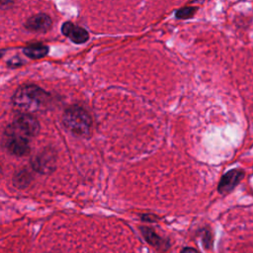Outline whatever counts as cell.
I'll return each instance as SVG.
<instances>
[{"instance_id": "7a4b0ae2", "label": "cell", "mask_w": 253, "mask_h": 253, "mask_svg": "<svg viewBox=\"0 0 253 253\" xmlns=\"http://www.w3.org/2000/svg\"><path fill=\"white\" fill-rule=\"evenodd\" d=\"M63 126L77 136L87 137L91 132L92 119L89 113L79 106L67 108L62 116Z\"/></svg>"}, {"instance_id": "e0dca14e", "label": "cell", "mask_w": 253, "mask_h": 253, "mask_svg": "<svg viewBox=\"0 0 253 253\" xmlns=\"http://www.w3.org/2000/svg\"><path fill=\"white\" fill-rule=\"evenodd\" d=\"M14 0H0V4H2V5H9Z\"/></svg>"}, {"instance_id": "30bf717a", "label": "cell", "mask_w": 253, "mask_h": 253, "mask_svg": "<svg viewBox=\"0 0 253 253\" xmlns=\"http://www.w3.org/2000/svg\"><path fill=\"white\" fill-rule=\"evenodd\" d=\"M23 51L27 56L37 59V58H42L47 54L48 46L42 43H35L25 47Z\"/></svg>"}, {"instance_id": "8fae6325", "label": "cell", "mask_w": 253, "mask_h": 253, "mask_svg": "<svg viewBox=\"0 0 253 253\" xmlns=\"http://www.w3.org/2000/svg\"><path fill=\"white\" fill-rule=\"evenodd\" d=\"M32 181V175L27 169H22L15 173L14 178H13V183L15 187L23 189L29 186V184Z\"/></svg>"}, {"instance_id": "277c9868", "label": "cell", "mask_w": 253, "mask_h": 253, "mask_svg": "<svg viewBox=\"0 0 253 253\" xmlns=\"http://www.w3.org/2000/svg\"><path fill=\"white\" fill-rule=\"evenodd\" d=\"M55 152L51 148H45L32 159L31 165L41 174H49L55 169Z\"/></svg>"}, {"instance_id": "3957f363", "label": "cell", "mask_w": 253, "mask_h": 253, "mask_svg": "<svg viewBox=\"0 0 253 253\" xmlns=\"http://www.w3.org/2000/svg\"><path fill=\"white\" fill-rule=\"evenodd\" d=\"M2 146L6 151L16 156H25L31 151L29 137L15 129L12 125L6 127L2 138Z\"/></svg>"}, {"instance_id": "d6986e66", "label": "cell", "mask_w": 253, "mask_h": 253, "mask_svg": "<svg viewBox=\"0 0 253 253\" xmlns=\"http://www.w3.org/2000/svg\"><path fill=\"white\" fill-rule=\"evenodd\" d=\"M194 1H197V0H194Z\"/></svg>"}, {"instance_id": "8992f818", "label": "cell", "mask_w": 253, "mask_h": 253, "mask_svg": "<svg viewBox=\"0 0 253 253\" xmlns=\"http://www.w3.org/2000/svg\"><path fill=\"white\" fill-rule=\"evenodd\" d=\"M244 171L242 169H231L227 171L219 180L217 185V191L219 194L226 195L230 193L244 177Z\"/></svg>"}, {"instance_id": "5b68a950", "label": "cell", "mask_w": 253, "mask_h": 253, "mask_svg": "<svg viewBox=\"0 0 253 253\" xmlns=\"http://www.w3.org/2000/svg\"><path fill=\"white\" fill-rule=\"evenodd\" d=\"M15 129L27 137H34L40 132V124L32 115L22 114L15 118L11 124Z\"/></svg>"}, {"instance_id": "ac0fdd59", "label": "cell", "mask_w": 253, "mask_h": 253, "mask_svg": "<svg viewBox=\"0 0 253 253\" xmlns=\"http://www.w3.org/2000/svg\"><path fill=\"white\" fill-rule=\"evenodd\" d=\"M0 57H1V52H0Z\"/></svg>"}, {"instance_id": "5bb4252c", "label": "cell", "mask_w": 253, "mask_h": 253, "mask_svg": "<svg viewBox=\"0 0 253 253\" xmlns=\"http://www.w3.org/2000/svg\"><path fill=\"white\" fill-rule=\"evenodd\" d=\"M7 64H8L9 66H11V67H17V66L23 64V61H22L19 57H13L11 60H9V61L7 62Z\"/></svg>"}, {"instance_id": "9c48e42d", "label": "cell", "mask_w": 253, "mask_h": 253, "mask_svg": "<svg viewBox=\"0 0 253 253\" xmlns=\"http://www.w3.org/2000/svg\"><path fill=\"white\" fill-rule=\"evenodd\" d=\"M139 229L142 236L146 240V242L151 246L158 249H164V250L169 247V243L165 241L162 237H160L152 228L147 226H140Z\"/></svg>"}, {"instance_id": "4fadbf2b", "label": "cell", "mask_w": 253, "mask_h": 253, "mask_svg": "<svg viewBox=\"0 0 253 253\" xmlns=\"http://www.w3.org/2000/svg\"><path fill=\"white\" fill-rule=\"evenodd\" d=\"M203 244L205 246V248H207V250H209L210 248H211L212 246V239H211V234L210 231H206L203 235Z\"/></svg>"}, {"instance_id": "ba28073f", "label": "cell", "mask_w": 253, "mask_h": 253, "mask_svg": "<svg viewBox=\"0 0 253 253\" xmlns=\"http://www.w3.org/2000/svg\"><path fill=\"white\" fill-rule=\"evenodd\" d=\"M51 19L46 14H37L32 17H30L26 23L25 27L29 31L33 32H42L44 33L51 27Z\"/></svg>"}, {"instance_id": "52a82bcc", "label": "cell", "mask_w": 253, "mask_h": 253, "mask_svg": "<svg viewBox=\"0 0 253 253\" xmlns=\"http://www.w3.org/2000/svg\"><path fill=\"white\" fill-rule=\"evenodd\" d=\"M61 32L75 43H84L89 39V34L85 29L75 26L71 22H65L61 27Z\"/></svg>"}, {"instance_id": "2e32d148", "label": "cell", "mask_w": 253, "mask_h": 253, "mask_svg": "<svg viewBox=\"0 0 253 253\" xmlns=\"http://www.w3.org/2000/svg\"><path fill=\"white\" fill-rule=\"evenodd\" d=\"M181 253H198V251L192 247H186L181 251Z\"/></svg>"}, {"instance_id": "6da1fadb", "label": "cell", "mask_w": 253, "mask_h": 253, "mask_svg": "<svg viewBox=\"0 0 253 253\" xmlns=\"http://www.w3.org/2000/svg\"><path fill=\"white\" fill-rule=\"evenodd\" d=\"M48 98V93L39 86L24 85L14 93L12 101L17 108L25 112H36L46 105Z\"/></svg>"}, {"instance_id": "7c38bea8", "label": "cell", "mask_w": 253, "mask_h": 253, "mask_svg": "<svg viewBox=\"0 0 253 253\" xmlns=\"http://www.w3.org/2000/svg\"><path fill=\"white\" fill-rule=\"evenodd\" d=\"M197 11H198V8H196V7H183L181 9H179L178 11H176L175 17L177 19H181V20L190 19L197 13Z\"/></svg>"}, {"instance_id": "9a60e30c", "label": "cell", "mask_w": 253, "mask_h": 253, "mask_svg": "<svg viewBox=\"0 0 253 253\" xmlns=\"http://www.w3.org/2000/svg\"><path fill=\"white\" fill-rule=\"evenodd\" d=\"M141 219L144 221H148V222H154L158 218L154 214H141Z\"/></svg>"}]
</instances>
